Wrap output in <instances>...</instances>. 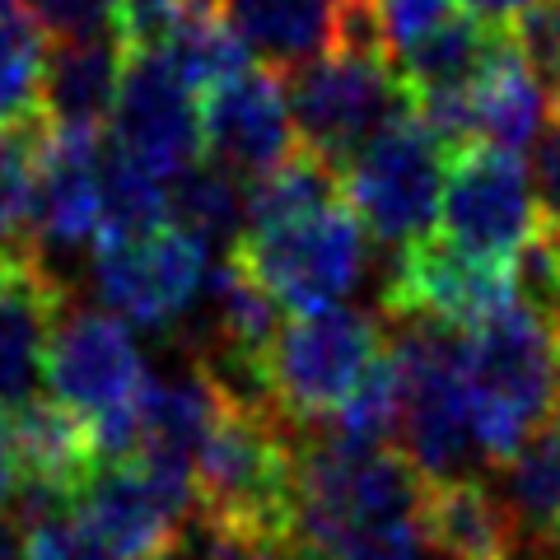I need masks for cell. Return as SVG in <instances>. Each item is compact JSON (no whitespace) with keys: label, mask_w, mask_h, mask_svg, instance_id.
Returning <instances> with one entry per match:
<instances>
[{"label":"cell","mask_w":560,"mask_h":560,"mask_svg":"<svg viewBox=\"0 0 560 560\" xmlns=\"http://www.w3.org/2000/svg\"><path fill=\"white\" fill-rule=\"evenodd\" d=\"M514 300V261L463 253L444 234H430L397 253L383 290V318H430L453 331H471Z\"/></svg>","instance_id":"13"},{"label":"cell","mask_w":560,"mask_h":560,"mask_svg":"<svg viewBox=\"0 0 560 560\" xmlns=\"http://www.w3.org/2000/svg\"><path fill=\"white\" fill-rule=\"evenodd\" d=\"M243 201H248V187L234 168H224L220 160L201 154L191 168H183L178 178L168 183V215L173 224H183L187 234H197L206 248H220V243H234L243 234Z\"/></svg>","instance_id":"23"},{"label":"cell","mask_w":560,"mask_h":560,"mask_svg":"<svg viewBox=\"0 0 560 560\" xmlns=\"http://www.w3.org/2000/svg\"><path fill=\"white\" fill-rule=\"evenodd\" d=\"M370 230L346 197L327 201L308 215L243 230L234 261L248 271L285 313H323L350 300L370 261Z\"/></svg>","instance_id":"5"},{"label":"cell","mask_w":560,"mask_h":560,"mask_svg":"<svg viewBox=\"0 0 560 560\" xmlns=\"http://www.w3.org/2000/svg\"><path fill=\"white\" fill-rule=\"evenodd\" d=\"M471 440L490 467H504L528 444V434L560 411V331L523 300L463 341Z\"/></svg>","instance_id":"2"},{"label":"cell","mask_w":560,"mask_h":560,"mask_svg":"<svg viewBox=\"0 0 560 560\" xmlns=\"http://www.w3.org/2000/svg\"><path fill=\"white\" fill-rule=\"evenodd\" d=\"M304 425L271 401L220 388V411L197 453V518L238 537H300Z\"/></svg>","instance_id":"1"},{"label":"cell","mask_w":560,"mask_h":560,"mask_svg":"<svg viewBox=\"0 0 560 560\" xmlns=\"http://www.w3.org/2000/svg\"><path fill=\"white\" fill-rule=\"evenodd\" d=\"M0 560H28V528L20 514L0 510Z\"/></svg>","instance_id":"38"},{"label":"cell","mask_w":560,"mask_h":560,"mask_svg":"<svg viewBox=\"0 0 560 560\" xmlns=\"http://www.w3.org/2000/svg\"><path fill=\"white\" fill-rule=\"evenodd\" d=\"M533 183L541 197V215L551 224H560V113L556 121H547L533 145Z\"/></svg>","instance_id":"34"},{"label":"cell","mask_w":560,"mask_h":560,"mask_svg":"<svg viewBox=\"0 0 560 560\" xmlns=\"http://www.w3.org/2000/svg\"><path fill=\"white\" fill-rule=\"evenodd\" d=\"M168 215V178L150 173L145 164L127 160L121 150H103V234L98 243L145 238L164 230Z\"/></svg>","instance_id":"26"},{"label":"cell","mask_w":560,"mask_h":560,"mask_svg":"<svg viewBox=\"0 0 560 560\" xmlns=\"http://www.w3.org/2000/svg\"><path fill=\"white\" fill-rule=\"evenodd\" d=\"M453 150L430 131V121L416 108L388 121L370 145L341 173V191L360 224L383 248H411L425 243L440 224L444 183H448Z\"/></svg>","instance_id":"7"},{"label":"cell","mask_w":560,"mask_h":560,"mask_svg":"<svg viewBox=\"0 0 560 560\" xmlns=\"http://www.w3.org/2000/svg\"><path fill=\"white\" fill-rule=\"evenodd\" d=\"M10 5H14V0H0V10H10Z\"/></svg>","instance_id":"41"},{"label":"cell","mask_w":560,"mask_h":560,"mask_svg":"<svg viewBox=\"0 0 560 560\" xmlns=\"http://www.w3.org/2000/svg\"><path fill=\"white\" fill-rule=\"evenodd\" d=\"M541 556H547V560H560V518H556V528H551V537H547V547H541Z\"/></svg>","instance_id":"39"},{"label":"cell","mask_w":560,"mask_h":560,"mask_svg":"<svg viewBox=\"0 0 560 560\" xmlns=\"http://www.w3.org/2000/svg\"><path fill=\"white\" fill-rule=\"evenodd\" d=\"M556 230H560V224H556Z\"/></svg>","instance_id":"43"},{"label":"cell","mask_w":560,"mask_h":560,"mask_svg":"<svg viewBox=\"0 0 560 560\" xmlns=\"http://www.w3.org/2000/svg\"><path fill=\"white\" fill-rule=\"evenodd\" d=\"M388 341L401 364L397 448L407 453V463L425 481L467 477V463L477 453V440H471L467 364H463L467 331H453L430 318H397L388 323Z\"/></svg>","instance_id":"4"},{"label":"cell","mask_w":560,"mask_h":560,"mask_svg":"<svg viewBox=\"0 0 560 560\" xmlns=\"http://www.w3.org/2000/svg\"><path fill=\"white\" fill-rule=\"evenodd\" d=\"M337 560H434V551H430V541L420 537V528H401V533H383V537L360 541V547H350Z\"/></svg>","instance_id":"35"},{"label":"cell","mask_w":560,"mask_h":560,"mask_svg":"<svg viewBox=\"0 0 560 560\" xmlns=\"http://www.w3.org/2000/svg\"><path fill=\"white\" fill-rule=\"evenodd\" d=\"M510 33L523 51V61L541 80V90L560 103V0H533L510 24Z\"/></svg>","instance_id":"29"},{"label":"cell","mask_w":560,"mask_h":560,"mask_svg":"<svg viewBox=\"0 0 560 560\" xmlns=\"http://www.w3.org/2000/svg\"><path fill=\"white\" fill-rule=\"evenodd\" d=\"M150 388L145 355L131 337L127 318L113 308H90L70 300L51 327L47 346V393L66 401L84 420H103L136 407Z\"/></svg>","instance_id":"12"},{"label":"cell","mask_w":560,"mask_h":560,"mask_svg":"<svg viewBox=\"0 0 560 560\" xmlns=\"http://www.w3.org/2000/svg\"><path fill=\"white\" fill-rule=\"evenodd\" d=\"M47 121L0 127V257L38 253L33 243V206H38V154Z\"/></svg>","instance_id":"27"},{"label":"cell","mask_w":560,"mask_h":560,"mask_svg":"<svg viewBox=\"0 0 560 560\" xmlns=\"http://www.w3.org/2000/svg\"><path fill=\"white\" fill-rule=\"evenodd\" d=\"M183 560H323V556L308 551L300 537H238L197 518V541L183 551Z\"/></svg>","instance_id":"30"},{"label":"cell","mask_w":560,"mask_h":560,"mask_svg":"<svg viewBox=\"0 0 560 560\" xmlns=\"http://www.w3.org/2000/svg\"><path fill=\"white\" fill-rule=\"evenodd\" d=\"M187 0H121V38L131 47H160L168 38V28L178 24Z\"/></svg>","instance_id":"33"},{"label":"cell","mask_w":560,"mask_h":560,"mask_svg":"<svg viewBox=\"0 0 560 560\" xmlns=\"http://www.w3.org/2000/svg\"><path fill=\"white\" fill-rule=\"evenodd\" d=\"M541 224L547 215L523 154L495 145L453 150L440 206V234L448 243L490 261H514Z\"/></svg>","instance_id":"9"},{"label":"cell","mask_w":560,"mask_h":560,"mask_svg":"<svg viewBox=\"0 0 560 560\" xmlns=\"http://www.w3.org/2000/svg\"><path fill=\"white\" fill-rule=\"evenodd\" d=\"M201 136L206 154L234 168L238 178H261L300 150L290 90L271 66H248L224 84L201 94Z\"/></svg>","instance_id":"15"},{"label":"cell","mask_w":560,"mask_h":560,"mask_svg":"<svg viewBox=\"0 0 560 560\" xmlns=\"http://www.w3.org/2000/svg\"><path fill=\"white\" fill-rule=\"evenodd\" d=\"M103 234V145L84 131L43 136L38 154V206H33V243L38 257H80L98 248Z\"/></svg>","instance_id":"16"},{"label":"cell","mask_w":560,"mask_h":560,"mask_svg":"<svg viewBox=\"0 0 560 560\" xmlns=\"http://www.w3.org/2000/svg\"><path fill=\"white\" fill-rule=\"evenodd\" d=\"M285 90L300 145L337 173H346V164L388 121L416 108L393 57H360V51H327V57L290 70Z\"/></svg>","instance_id":"8"},{"label":"cell","mask_w":560,"mask_h":560,"mask_svg":"<svg viewBox=\"0 0 560 560\" xmlns=\"http://www.w3.org/2000/svg\"><path fill=\"white\" fill-rule=\"evenodd\" d=\"M467 94H471V121H477V145H495L514 154L537 145L551 94L541 90L533 66L523 61L510 28L495 33V43H490L477 80L467 84Z\"/></svg>","instance_id":"19"},{"label":"cell","mask_w":560,"mask_h":560,"mask_svg":"<svg viewBox=\"0 0 560 560\" xmlns=\"http://www.w3.org/2000/svg\"><path fill=\"white\" fill-rule=\"evenodd\" d=\"M220 10L248 57L280 75L337 47L341 0H220Z\"/></svg>","instance_id":"20"},{"label":"cell","mask_w":560,"mask_h":560,"mask_svg":"<svg viewBox=\"0 0 560 560\" xmlns=\"http://www.w3.org/2000/svg\"><path fill=\"white\" fill-rule=\"evenodd\" d=\"M197 514V490L160 477L140 458L103 463L80 490V518L113 560H154L178 547V528Z\"/></svg>","instance_id":"14"},{"label":"cell","mask_w":560,"mask_h":560,"mask_svg":"<svg viewBox=\"0 0 560 560\" xmlns=\"http://www.w3.org/2000/svg\"><path fill=\"white\" fill-rule=\"evenodd\" d=\"M420 500H425V477L401 448H355L323 440L318 430L304 434L294 533L323 560H337L383 533L420 528Z\"/></svg>","instance_id":"3"},{"label":"cell","mask_w":560,"mask_h":560,"mask_svg":"<svg viewBox=\"0 0 560 560\" xmlns=\"http://www.w3.org/2000/svg\"><path fill=\"white\" fill-rule=\"evenodd\" d=\"M127 57H131V43L121 38V28L90 33V38H51L47 70H43L47 127L98 136L113 121Z\"/></svg>","instance_id":"18"},{"label":"cell","mask_w":560,"mask_h":560,"mask_svg":"<svg viewBox=\"0 0 560 560\" xmlns=\"http://www.w3.org/2000/svg\"><path fill=\"white\" fill-rule=\"evenodd\" d=\"M70 304V285L38 253L0 257V407H24L47 383L51 327Z\"/></svg>","instance_id":"17"},{"label":"cell","mask_w":560,"mask_h":560,"mask_svg":"<svg viewBox=\"0 0 560 560\" xmlns=\"http://www.w3.org/2000/svg\"><path fill=\"white\" fill-rule=\"evenodd\" d=\"M397 430H401V364L388 341L370 378L346 397V407L337 416L323 420L318 434L355 448H397Z\"/></svg>","instance_id":"28"},{"label":"cell","mask_w":560,"mask_h":560,"mask_svg":"<svg viewBox=\"0 0 560 560\" xmlns=\"http://www.w3.org/2000/svg\"><path fill=\"white\" fill-rule=\"evenodd\" d=\"M556 113H560V103H556Z\"/></svg>","instance_id":"42"},{"label":"cell","mask_w":560,"mask_h":560,"mask_svg":"<svg viewBox=\"0 0 560 560\" xmlns=\"http://www.w3.org/2000/svg\"><path fill=\"white\" fill-rule=\"evenodd\" d=\"M160 47L201 94L238 75V70H248V47L238 43V33L224 20L220 0H187L178 24L168 28V38Z\"/></svg>","instance_id":"24"},{"label":"cell","mask_w":560,"mask_h":560,"mask_svg":"<svg viewBox=\"0 0 560 560\" xmlns=\"http://www.w3.org/2000/svg\"><path fill=\"white\" fill-rule=\"evenodd\" d=\"M495 495L510 510L518 537L537 551L547 547V537L560 518V411L547 425H537L528 434V444L500 467Z\"/></svg>","instance_id":"21"},{"label":"cell","mask_w":560,"mask_h":560,"mask_svg":"<svg viewBox=\"0 0 560 560\" xmlns=\"http://www.w3.org/2000/svg\"><path fill=\"white\" fill-rule=\"evenodd\" d=\"M94 290L103 308L117 318L150 331H173L191 308L201 304L206 276H210V248L187 234L183 224H164L145 238L98 243L94 257Z\"/></svg>","instance_id":"10"},{"label":"cell","mask_w":560,"mask_h":560,"mask_svg":"<svg viewBox=\"0 0 560 560\" xmlns=\"http://www.w3.org/2000/svg\"><path fill=\"white\" fill-rule=\"evenodd\" d=\"M20 490V453H14V416L10 407H0V510L14 504Z\"/></svg>","instance_id":"36"},{"label":"cell","mask_w":560,"mask_h":560,"mask_svg":"<svg viewBox=\"0 0 560 560\" xmlns=\"http://www.w3.org/2000/svg\"><path fill=\"white\" fill-rule=\"evenodd\" d=\"M383 14V33H388V57H401L411 43H420L425 33H434L458 0H374Z\"/></svg>","instance_id":"32"},{"label":"cell","mask_w":560,"mask_h":560,"mask_svg":"<svg viewBox=\"0 0 560 560\" xmlns=\"http://www.w3.org/2000/svg\"><path fill=\"white\" fill-rule=\"evenodd\" d=\"M533 0H458V10H467L471 20H481L490 28H510Z\"/></svg>","instance_id":"37"},{"label":"cell","mask_w":560,"mask_h":560,"mask_svg":"<svg viewBox=\"0 0 560 560\" xmlns=\"http://www.w3.org/2000/svg\"><path fill=\"white\" fill-rule=\"evenodd\" d=\"M108 145L168 183L206 154L201 90L168 61L164 47H131L108 121Z\"/></svg>","instance_id":"11"},{"label":"cell","mask_w":560,"mask_h":560,"mask_svg":"<svg viewBox=\"0 0 560 560\" xmlns=\"http://www.w3.org/2000/svg\"><path fill=\"white\" fill-rule=\"evenodd\" d=\"M28 14L47 38H90L108 33L121 20V0H28Z\"/></svg>","instance_id":"31"},{"label":"cell","mask_w":560,"mask_h":560,"mask_svg":"<svg viewBox=\"0 0 560 560\" xmlns=\"http://www.w3.org/2000/svg\"><path fill=\"white\" fill-rule=\"evenodd\" d=\"M154 560H183V551H178V547H173V551H164V556H154Z\"/></svg>","instance_id":"40"},{"label":"cell","mask_w":560,"mask_h":560,"mask_svg":"<svg viewBox=\"0 0 560 560\" xmlns=\"http://www.w3.org/2000/svg\"><path fill=\"white\" fill-rule=\"evenodd\" d=\"M383 350L388 327L370 308L337 304L323 313H294V323L276 331L267 355V393L294 425L318 430L370 378Z\"/></svg>","instance_id":"6"},{"label":"cell","mask_w":560,"mask_h":560,"mask_svg":"<svg viewBox=\"0 0 560 560\" xmlns=\"http://www.w3.org/2000/svg\"><path fill=\"white\" fill-rule=\"evenodd\" d=\"M495 33L500 28L471 20L467 10H453L434 33H425V38L411 43L401 57H393L397 75L407 80V90H411V103L425 98V94L467 90V84L477 80L490 43H495Z\"/></svg>","instance_id":"22"},{"label":"cell","mask_w":560,"mask_h":560,"mask_svg":"<svg viewBox=\"0 0 560 560\" xmlns=\"http://www.w3.org/2000/svg\"><path fill=\"white\" fill-rule=\"evenodd\" d=\"M47 33L28 10H0V127H28L43 117Z\"/></svg>","instance_id":"25"}]
</instances>
